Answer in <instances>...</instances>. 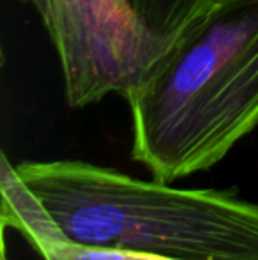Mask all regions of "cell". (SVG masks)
<instances>
[{
    "instance_id": "6da1fadb",
    "label": "cell",
    "mask_w": 258,
    "mask_h": 260,
    "mask_svg": "<svg viewBox=\"0 0 258 260\" xmlns=\"http://www.w3.org/2000/svg\"><path fill=\"white\" fill-rule=\"evenodd\" d=\"M124 100L152 179L216 167L258 127V0H209Z\"/></svg>"
},
{
    "instance_id": "7a4b0ae2",
    "label": "cell",
    "mask_w": 258,
    "mask_h": 260,
    "mask_svg": "<svg viewBox=\"0 0 258 260\" xmlns=\"http://www.w3.org/2000/svg\"><path fill=\"white\" fill-rule=\"evenodd\" d=\"M16 170L71 239L166 260H258V204L78 159Z\"/></svg>"
},
{
    "instance_id": "3957f363",
    "label": "cell",
    "mask_w": 258,
    "mask_h": 260,
    "mask_svg": "<svg viewBox=\"0 0 258 260\" xmlns=\"http://www.w3.org/2000/svg\"><path fill=\"white\" fill-rule=\"evenodd\" d=\"M38 11L62 69L65 101L85 108L140 82L172 39L147 32L122 0H23Z\"/></svg>"
},
{
    "instance_id": "277c9868",
    "label": "cell",
    "mask_w": 258,
    "mask_h": 260,
    "mask_svg": "<svg viewBox=\"0 0 258 260\" xmlns=\"http://www.w3.org/2000/svg\"><path fill=\"white\" fill-rule=\"evenodd\" d=\"M0 226L14 229L30 243L43 260H166L154 255L131 253L114 248L94 246L71 239L50 211L28 189L16 167L2 152L0 165Z\"/></svg>"
},
{
    "instance_id": "5b68a950",
    "label": "cell",
    "mask_w": 258,
    "mask_h": 260,
    "mask_svg": "<svg viewBox=\"0 0 258 260\" xmlns=\"http://www.w3.org/2000/svg\"><path fill=\"white\" fill-rule=\"evenodd\" d=\"M133 18L151 34L172 39L209 0H122Z\"/></svg>"
},
{
    "instance_id": "8992f818",
    "label": "cell",
    "mask_w": 258,
    "mask_h": 260,
    "mask_svg": "<svg viewBox=\"0 0 258 260\" xmlns=\"http://www.w3.org/2000/svg\"><path fill=\"white\" fill-rule=\"evenodd\" d=\"M0 260H9L7 257V244H6V232H2V258Z\"/></svg>"
}]
</instances>
